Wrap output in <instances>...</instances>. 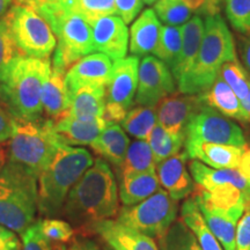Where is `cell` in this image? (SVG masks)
Returning <instances> with one entry per match:
<instances>
[{"label":"cell","mask_w":250,"mask_h":250,"mask_svg":"<svg viewBox=\"0 0 250 250\" xmlns=\"http://www.w3.org/2000/svg\"><path fill=\"white\" fill-rule=\"evenodd\" d=\"M235 250H250V198L236 227Z\"/></svg>","instance_id":"b9f144b4"},{"label":"cell","mask_w":250,"mask_h":250,"mask_svg":"<svg viewBox=\"0 0 250 250\" xmlns=\"http://www.w3.org/2000/svg\"><path fill=\"white\" fill-rule=\"evenodd\" d=\"M147 143L151 146L155 162L159 164L165 159L170 158L182 151L186 143V136L171 133L161 125L156 124L147 138Z\"/></svg>","instance_id":"1f68e13d"},{"label":"cell","mask_w":250,"mask_h":250,"mask_svg":"<svg viewBox=\"0 0 250 250\" xmlns=\"http://www.w3.org/2000/svg\"><path fill=\"white\" fill-rule=\"evenodd\" d=\"M154 12L166 26L181 27L192 18V13L180 0H158L154 4Z\"/></svg>","instance_id":"e575fe53"},{"label":"cell","mask_w":250,"mask_h":250,"mask_svg":"<svg viewBox=\"0 0 250 250\" xmlns=\"http://www.w3.org/2000/svg\"><path fill=\"white\" fill-rule=\"evenodd\" d=\"M177 208V201L171 198L164 189H159L138 204L123 205L115 219L158 241L176 221Z\"/></svg>","instance_id":"9c48e42d"},{"label":"cell","mask_w":250,"mask_h":250,"mask_svg":"<svg viewBox=\"0 0 250 250\" xmlns=\"http://www.w3.org/2000/svg\"><path fill=\"white\" fill-rule=\"evenodd\" d=\"M204 34L198 54L190 70L177 81L180 93L201 95L217 79L226 62L236 61V48L232 31L219 14L204 20Z\"/></svg>","instance_id":"7a4b0ae2"},{"label":"cell","mask_w":250,"mask_h":250,"mask_svg":"<svg viewBox=\"0 0 250 250\" xmlns=\"http://www.w3.org/2000/svg\"><path fill=\"white\" fill-rule=\"evenodd\" d=\"M15 44L24 57L50 58L57 40L49 23L28 6L14 2L5 15Z\"/></svg>","instance_id":"ba28073f"},{"label":"cell","mask_w":250,"mask_h":250,"mask_svg":"<svg viewBox=\"0 0 250 250\" xmlns=\"http://www.w3.org/2000/svg\"><path fill=\"white\" fill-rule=\"evenodd\" d=\"M170 68L154 56H145L139 64L138 87L134 102L144 107H156L161 100L175 93Z\"/></svg>","instance_id":"7c38bea8"},{"label":"cell","mask_w":250,"mask_h":250,"mask_svg":"<svg viewBox=\"0 0 250 250\" xmlns=\"http://www.w3.org/2000/svg\"><path fill=\"white\" fill-rule=\"evenodd\" d=\"M240 55L243 62V67L250 74V31L240 39Z\"/></svg>","instance_id":"c3c4849f"},{"label":"cell","mask_w":250,"mask_h":250,"mask_svg":"<svg viewBox=\"0 0 250 250\" xmlns=\"http://www.w3.org/2000/svg\"><path fill=\"white\" fill-rule=\"evenodd\" d=\"M155 167L154 155L147 140L137 139L130 143L123 164L117 168L118 177L153 171L155 170Z\"/></svg>","instance_id":"f546056e"},{"label":"cell","mask_w":250,"mask_h":250,"mask_svg":"<svg viewBox=\"0 0 250 250\" xmlns=\"http://www.w3.org/2000/svg\"><path fill=\"white\" fill-rule=\"evenodd\" d=\"M6 165V154L5 151L2 148H0V173H1L2 168L5 167Z\"/></svg>","instance_id":"f5cc1de1"},{"label":"cell","mask_w":250,"mask_h":250,"mask_svg":"<svg viewBox=\"0 0 250 250\" xmlns=\"http://www.w3.org/2000/svg\"><path fill=\"white\" fill-rule=\"evenodd\" d=\"M51 120H17L8 146V161L26 168L36 176L52 161L62 145Z\"/></svg>","instance_id":"52a82bcc"},{"label":"cell","mask_w":250,"mask_h":250,"mask_svg":"<svg viewBox=\"0 0 250 250\" xmlns=\"http://www.w3.org/2000/svg\"><path fill=\"white\" fill-rule=\"evenodd\" d=\"M41 233L50 243H65L74 237V228L67 221L56 218H45L37 221Z\"/></svg>","instance_id":"ab89813d"},{"label":"cell","mask_w":250,"mask_h":250,"mask_svg":"<svg viewBox=\"0 0 250 250\" xmlns=\"http://www.w3.org/2000/svg\"><path fill=\"white\" fill-rule=\"evenodd\" d=\"M139 58L136 56L114 62L110 78L105 86V111L107 122L121 123L132 108L138 87Z\"/></svg>","instance_id":"30bf717a"},{"label":"cell","mask_w":250,"mask_h":250,"mask_svg":"<svg viewBox=\"0 0 250 250\" xmlns=\"http://www.w3.org/2000/svg\"><path fill=\"white\" fill-rule=\"evenodd\" d=\"M198 96L205 105L214 109L215 111L220 112L224 116L247 122L241 101L233 92V89L227 85L226 81L221 78L220 74L217 77L213 85L205 93Z\"/></svg>","instance_id":"484cf974"},{"label":"cell","mask_w":250,"mask_h":250,"mask_svg":"<svg viewBox=\"0 0 250 250\" xmlns=\"http://www.w3.org/2000/svg\"><path fill=\"white\" fill-rule=\"evenodd\" d=\"M181 45H182L181 27L166 26L165 24L161 27L158 44L153 51V55L170 68L180 54Z\"/></svg>","instance_id":"836d02e7"},{"label":"cell","mask_w":250,"mask_h":250,"mask_svg":"<svg viewBox=\"0 0 250 250\" xmlns=\"http://www.w3.org/2000/svg\"><path fill=\"white\" fill-rule=\"evenodd\" d=\"M120 211L118 184L110 166L96 159L74 184L65 201L62 213L77 227H90L115 219Z\"/></svg>","instance_id":"6da1fadb"},{"label":"cell","mask_w":250,"mask_h":250,"mask_svg":"<svg viewBox=\"0 0 250 250\" xmlns=\"http://www.w3.org/2000/svg\"><path fill=\"white\" fill-rule=\"evenodd\" d=\"M0 250H22V241L9 228L0 225Z\"/></svg>","instance_id":"bcb514c9"},{"label":"cell","mask_w":250,"mask_h":250,"mask_svg":"<svg viewBox=\"0 0 250 250\" xmlns=\"http://www.w3.org/2000/svg\"><path fill=\"white\" fill-rule=\"evenodd\" d=\"M22 250H51L50 242L41 233L39 223H34L21 234Z\"/></svg>","instance_id":"60d3db41"},{"label":"cell","mask_w":250,"mask_h":250,"mask_svg":"<svg viewBox=\"0 0 250 250\" xmlns=\"http://www.w3.org/2000/svg\"><path fill=\"white\" fill-rule=\"evenodd\" d=\"M183 5L191 11V13L204 14L205 17L208 15L219 14L220 6L215 5L212 0H180Z\"/></svg>","instance_id":"f6af8a7d"},{"label":"cell","mask_w":250,"mask_h":250,"mask_svg":"<svg viewBox=\"0 0 250 250\" xmlns=\"http://www.w3.org/2000/svg\"><path fill=\"white\" fill-rule=\"evenodd\" d=\"M237 169H239L240 173L243 175V177H245L250 184V148L245 149Z\"/></svg>","instance_id":"681fc988"},{"label":"cell","mask_w":250,"mask_h":250,"mask_svg":"<svg viewBox=\"0 0 250 250\" xmlns=\"http://www.w3.org/2000/svg\"><path fill=\"white\" fill-rule=\"evenodd\" d=\"M161 27L162 24L154 9H145L130 28L129 48L131 54L136 57L153 54L158 44Z\"/></svg>","instance_id":"ffe728a7"},{"label":"cell","mask_w":250,"mask_h":250,"mask_svg":"<svg viewBox=\"0 0 250 250\" xmlns=\"http://www.w3.org/2000/svg\"><path fill=\"white\" fill-rule=\"evenodd\" d=\"M14 127V117L4 105L0 104V144L11 139Z\"/></svg>","instance_id":"7dc6e473"},{"label":"cell","mask_w":250,"mask_h":250,"mask_svg":"<svg viewBox=\"0 0 250 250\" xmlns=\"http://www.w3.org/2000/svg\"><path fill=\"white\" fill-rule=\"evenodd\" d=\"M204 20L199 15H195L187 23L181 26L182 45H181L180 54L177 56L176 61L170 67L171 74H173L176 83L190 70L197 54H198L203 34H204Z\"/></svg>","instance_id":"7402d4cb"},{"label":"cell","mask_w":250,"mask_h":250,"mask_svg":"<svg viewBox=\"0 0 250 250\" xmlns=\"http://www.w3.org/2000/svg\"><path fill=\"white\" fill-rule=\"evenodd\" d=\"M189 158L186 149L156 164L155 171L165 191L175 201L188 198L195 190V182L188 173L186 164Z\"/></svg>","instance_id":"e0dca14e"},{"label":"cell","mask_w":250,"mask_h":250,"mask_svg":"<svg viewBox=\"0 0 250 250\" xmlns=\"http://www.w3.org/2000/svg\"><path fill=\"white\" fill-rule=\"evenodd\" d=\"M24 57L15 44L7 21L0 19V83L5 80L9 68L19 58Z\"/></svg>","instance_id":"d590c367"},{"label":"cell","mask_w":250,"mask_h":250,"mask_svg":"<svg viewBox=\"0 0 250 250\" xmlns=\"http://www.w3.org/2000/svg\"><path fill=\"white\" fill-rule=\"evenodd\" d=\"M105 86L83 87L71 94V105L67 116L78 120L104 118Z\"/></svg>","instance_id":"83f0119b"},{"label":"cell","mask_w":250,"mask_h":250,"mask_svg":"<svg viewBox=\"0 0 250 250\" xmlns=\"http://www.w3.org/2000/svg\"><path fill=\"white\" fill-rule=\"evenodd\" d=\"M203 105L198 95L173 93L156 105L158 124L175 134L186 136V127L190 118Z\"/></svg>","instance_id":"5bb4252c"},{"label":"cell","mask_w":250,"mask_h":250,"mask_svg":"<svg viewBox=\"0 0 250 250\" xmlns=\"http://www.w3.org/2000/svg\"><path fill=\"white\" fill-rule=\"evenodd\" d=\"M37 179L26 168L7 161L0 173V225L22 234L39 212Z\"/></svg>","instance_id":"8992f818"},{"label":"cell","mask_w":250,"mask_h":250,"mask_svg":"<svg viewBox=\"0 0 250 250\" xmlns=\"http://www.w3.org/2000/svg\"><path fill=\"white\" fill-rule=\"evenodd\" d=\"M51 1H57V2H62V0H51Z\"/></svg>","instance_id":"6f0895ef"},{"label":"cell","mask_w":250,"mask_h":250,"mask_svg":"<svg viewBox=\"0 0 250 250\" xmlns=\"http://www.w3.org/2000/svg\"><path fill=\"white\" fill-rule=\"evenodd\" d=\"M188 156L215 169H237L245 148L230 145L206 143L202 140H186Z\"/></svg>","instance_id":"ac0fdd59"},{"label":"cell","mask_w":250,"mask_h":250,"mask_svg":"<svg viewBox=\"0 0 250 250\" xmlns=\"http://www.w3.org/2000/svg\"><path fill=\"white\" fill-rule=\"evenodd\" d=\"M159 250H202L196 236L182 220H176L158 240Z\"/></svg>","instance_id":"d6a6232c"},{"label":"cell","mask_w":250,"mask_h":250,"mask_svg":"<svg viewBox=\"0 0 250 250\" xmlns=\"http://www.w3.org/2000/svg\"><path fill=\"white\" fill-rule=\"evenodd\" d=\"M225 14L235 31L247 34L250 31V0H225Z\"/></svg>","instance_id":"f35d334b"},{"label":"cell","mask_w":250,"mask_h":250,"mask_svg":"<svg viewBox=\"0 0 250 250\" xmlns=\"http://www.w3.org/2000/svg\"><path fill=\"white\" fill-rule=\"evenodd\" d=\"M51 250H101L98 243L87 237H73L65 243H50Z\"/></svg>","instance_id":"ee69618b"},{"label":"cell","mask_w":250,"mask_h":250,"mask_svg":"<svg viewBox=\"0 0 250 250\" xmlns=\"http://www.w3.org/2000/svg\"><path fill=\"white\" fill-rule=\"evenodd\" d=\"M92 30L94 51L101 52L114 62L125 58L130 34L126 23L118 15L99 19L92 24Z\"/></svg>","instance_id":"4fadbf2b"},{"label":"cell","mask_w":250,"mask_h":250,"mask_svg":"<svg viewBox=\"0 0 250 250\" xmlns=\"http://www.w3.org/2000/svg\"><path fill=\"white\" fill-rule=\"evenodd\" d=\"M14 4V0H0V19L4 18L12 5Z\"/></svg>","instance_id":"f907efd6"},{"label":"cell","mask_w":250,"mask_h":250,"mask_svg":"<svg viewBox=\"0 0 250 250\" xmlns=\"http://www.w3.org/2000/svg\"><path fill=\"white\" fill-rule=\"evenodd\" d=\"M189 170L196 186L206 191L225 184H232L250 196V184L239 169H215L202 162L192 160L189 164Z\"/></svg>","instance_id":"cb8c5ba5"},{"label":"cell","mask_w":250,"mask_h":250,"mask_svg":"<svg viewBox=\"0 0 250 250\" xmlns=\"http://www.w3.org/2000/svg\"><path fill=\"white\" fill-rule=\"evenodd\" d=\"M212 1L214 2L215 5H218V6H220V2H221V0H212Z\"/></svg>","instance_id":"9f6ffc18"},{"label":"cell","mask_w":250,"mask_h":250,"mask_svg":"<svg viewBox=\"0 0 250 250\" xmlns=\"http://www.w3.org/2000/svg\"><path fill=\"white\" fill-rule=\"evenodd\" d=\"M65 73V68L52 65L51 73L43 88V114L46 115L48 120L54 122L67 116L70 110L71 92L66 85Z\"/></svg>","instance_id":"d6986e66"},{"label":"cell","mask_w":250,"mask_h":250,"mask_svg":"<svg viewBox=\"0 0 250 250\" xmlns=\"http://www.w3.org/2000/svg\"><path fill=\"white\" fill-rule=\"evenodd\" d=\"M17 2L33 8L51 27L57 40L52 65L66 70L80 58L95 52L92 26L62 2L51 0H17Z\"/></svg>","instance_id":"277c9868"},{"label":"cell","mask_w":250,"mask_h":250,"mask_svg":"<svg viewBox=\"0 0 250 250\" xmlns=\"http://www.w3.org/2000/svg\"><path fill=\"white\" fill-rule=\"evenodd\" d=\"M77 1H78V0H62V4L64 5V6H66L67 8H70L71 6L73 5L74 2H77Z\"/></svg>","instance_id":"db71d44e"},{"label":"cell","mask_w":250,"mask_h":250,"mask_svg":"<svg viewBox=\"0 0 250 250\" xmlns=\"http://www.w3.org/2000/svg\"><path fill=\"white\" fill-rule=\"evenodd\" d=\"M197 203L206 225L223 246L224 250H235L236 227L243 213L219 210L203 203Z\"/></svg>","instance_id":"d4e9b609"},{"label":"cell","mask_w":250,"mask_h":250,"mask_svg":"<svg viewBox=\"0 0 250 250\" xmlns=\"http://www.w3.org/2000/svg\"><path fill=\"white\" fill-rule=\"evenodd\" d=\"M70 9L81 15L90 26L99 19L116 15L115 0H78Z\"/></svg>","instance_id":"74e56055"},{"label":"cell","mask_w":250,"mask_h":250,"mask_svg":"<svg viewBox=\"0 0 250 250\" xmlns=\"http://www.w3.org/2000/svg\"><path fill=\"white\" fill-rule=\"evenodd\" d=\"M143 1L145 5H154L158 0H143Z\"/></svg>","instance_id":"11a10c76"},{"label":"cell","mask_w":250,"mask_h":250,"mask_svg":"<svg viewBox=\"0 0 250 250\" xmlns=\"http://www.w3.org/2000/svg\"><path fill=\"white\" fill-rule=\"evenodd\" d=\"M108 122L99 120H78L65 116L55 122V130L64 144L70 146H90L100 136Z\"/></svg>","instance_id":"44dd1931"},{"label":"cell","mask_w":250,"mask_h":250,"mask_svg":"<svg viewBox=\"0 0 250 250\" xmlns=\"http://www.w3.org/2000/svg\"><path fill=\"white\" fill-rule=\"evenodd\" d=\"M181 220L196 236L202 250H224L214 234L206 225L195 197L187 198L181 206Z\"/></svg>","instance_id":"f1b7e54d"},{"label":"cell","mask_w":250,"mask_h":250,"mask_svg":"<svg viewBox=\"0 0 250 250\" xmlns=\"http://www.w3.org/2000/svg\"><path fill=\"white\" fill-rule=\"evenodd\" d=\"M93 164L88 149L62 144L37 179L39 213L46 218L62 213L68 192Z\"/></svg>","instance_id":"5b68a950"},{"label":"cell","mask_w":250,"mask_h":250,"mask_svg":"<svg viewBox=\"0 0 250 250\" xmlns=\"http://www.w3.org/2000/svg\"><path fill=\"white\" fill-rule=\"evenodd\" d=\"M219 74L233 89L240 101H243L247 98L250 90V77L243 65L240 64L237 59L226 62Z\"/></svg>","instance_id":"8d00e7d4"},{"label":"cell","mask_w":250,"mask_h":250,"mask_svg":"<svg viewBox=\"0 0 250 250\" xmlns=\"http://www.w3.org/2000/svg\"><path fill=\"white\" fill-rule=\"evenodd\" d=\"M112 64L111 59L101 52H92L80 58L65 73L68 90L72 94L83 87L107 86Z\"/></svg>","instance_id":"9a60e30c"},{"label":"cell","mask_w":250,"mask_h":250,"mask_svg":"<svg viewBox=\"0 0 250 250\" xmlns=\"http://www.w3.org/2000/svg\"><path fill=\"white\" fill-rule=\"evenodd\" d=\"M241 103H242L243 110H245L247 122H249L250 123V90H249L248 95H247V98L243 100V101H241Z\"/></svg>","instance_id":"816d5d0a"},{"label":"cell","mask_w":250,"mask_h":250,"mask_svg":"<svg viewBox=\"0 0 250 250\" xmlns=\"http://www.w3.org/2000/svg\"><path fill=\"white\" fill-rule=\"evenodd\" d=\"M186 140H202L241 148L247 146L241 127L229 117L224 116L204 103L190 118L186 127Z\"/></svg>","instance_id":"8fae6325"},{"label":"cell","mask_w":250,"mask_h":250,"mask_svg":"<svg viewBox=\"0 0 250 250\" xmlns=\"http://www.w3.org/2000/svg\"><path fill=\"white\" fill-rule=\"evenodd\" d=\"M116 2V15H118L125 23L129 24L138 17L142 12L143 0H115Z\"/></svg>","instance_id":"7bdbcfd3"},{"label":"cell","mask_w":250,"mask_h":250,"mask_svg":"<svg viewBox=\"0 0 250 250\" xmlns=\"http://www.w3.org/2000/svg\"><path fill=\"white\" fill-rule=\"evenodd\" d=\"M89 228L112 250H159L154 239L125 226L116 219L99 221Z\"/></svg>","instance_id":"2e32d148"},{"label":"cell","mask_w":250,"mask_h":250,"mask_svg":"<svg viewBox=\"0 0 250 250\" xmlns=\"http://www.w3.org/2000/svg\"><path fill=\"white\" fill-rule=\"evenodd\" d=\"M159 189L160 182L155 170L118 177V195L122 204L125 206L145 201Z\"/></svg>","instance_id":"4316f807"},{"label":"cell","mask_w":250,"mask_h":250,"mask_svg":"<svg viewBox=\"0 0 250 250\" xmlns=\"http://www.w3.org/2000/svg\"><path fill=\"white\" fill-rule=\"evenodd\" d=\"M50 58L21 57L0 83V102L17 120H40L42 93L51 73Z\"/></svg>","instance_id":"3957f363"},{"label":"cell","mask_w":250,"mask_h":250,"mask_svg":"<svg viewBox=\"0 0 250 250\" xmlns=\"http://www.w3.org/2000/svg\"><path fill=\"white\" fill-rule=\"evenodd\" d=\"M130 143L127 133L120 124L108 122L90 147L100 158L118 168L123 164Z\"/></svg>","instance_id":"603a6c76"},{"label":"cell","mask_w":250,"mask_h":250,"mask_svg":"<svg viewBox=\"0 0 250 250\" xmlns=\"http://www.w3.org/2000/svg\"><path fill=\"white\" fill-rule=\"evenodd\" d=\"M156 124H158L156 107H144V105L131 108L124 120L121 122V126L125 132L139 140H147Z\"/></svg>","instance_id":"4dcf8cb0"}]
</instances>
